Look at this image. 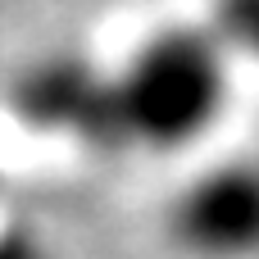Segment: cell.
<instances>
[{"label": "cell", "mask_w": 259, "mask_h": 259, "mask_svg": "<svg viewBox=\"0 0 259 259\" xmlns=\"http://www.w3.org/2000/svg\"><path fill=\"white\" fill-rule=\"evenodd\" d=\"M209 27H214V36L223 41L228 55H255L259 59V5H232Z\"/></svg>", "instance_id": "obj_4"}, {"label": "cell", "mask_w": 259, "mask_h": 259, "mask_svg": "<svg viewBox=\"0 0 259 259\" xmlns=\"http://www.w3.org/2000/svg\"><path fill=\"white\" fill-rule=\"evenodd\" d=\"M228 100L232 55L214 27H159L109 68V155L187 150L219 127Z\"/></svg>", "instance_id": "obj_1"}, {"label": "cell", "mask_w": 259, "mask_h": 259, "mask_svg": "<svg viewBox=\"0 0 259 259\" xmlns=\"http://www.w3.org/2000/svg\"><path fill=\"white\" fill-rule=\"evenodd\" d=\"M164 223L187 259H259V155H228L191 173Z\"/></svg>", "instance_id": "obj_2"}, {"label": "cell", "mask_w": 259, "mask_h": 259, "mask_svg": "<svg viewBox=\"0 0 259 259\" xmlns=\"http://www.w3.org/2000/svg\"><path fill=\"white\" fill-rule=\"evenodd\" d=\"M0 259H55L46 232L27 219H0Z\"/></svg>", "instance_id": "obj_5"}, {"label": "cell", "mask_w": 259, "mask_h": 259, "mask_svg": "<svg viewBox=\"0 0 259 259\" xmlns=\"http://www.w3.org/2000/svg\"><path fill=\"white\" fill-rule=\"evenodd\" d=\"M9 114L32 132L109 155V68L77 50L41 55L9 82Z\"/></svg>", "instance_id": "obj_3"}]
</instances>
